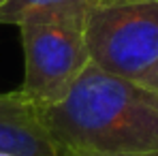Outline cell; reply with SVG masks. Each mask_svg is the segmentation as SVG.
<instances>
[{
    "label": "cell",
    "instance_id": "cell-1",
    "mask_svg": "<svg viewBox=\"0 0 158 156\" xmlns=\"http://www.w3.org/2000/svg\"><path fill=\"white\" fill-rule=\"evenodd\" d=\"M39 116L62 156H158V99L92 62Z\"/></svg>",
    "mask_w": 158,
    "mask_h": 156
},
{
    "label": "cell",
    "instance_id": "cell-2",
    "mask_svg": "<svg viewBox=\"0 0 158 156\" xmlns=\"http://www.w3.org/2000/svg\"><path fill=\"white\" fill-rule=\"evenodd\" d=\"M83 39L94 66L139 81L158 62V2H96Z\"/></svg>",
    "mask_w": 158,
    "mask_h": 156
},
{
    "label": "cell",
    "instance_id": "cell-3",
    "mask_svg": "<svg viewBox=\"0 0 158 156\" xmlns=\"http://www.w3.org/2000/svg\"><path fill=\"white\" fill-rule=\"evenodd\" d=\"M26 73L19 92L39 111L60 103L90 64L83 26L22 24Z\"/></svg>",
    "mask_w": 158,
    "mask_h": 156
},
{
    "label": "cell",
    "instance_id": "cell-4",
    "mask_svg": "<svg viewBox=\"0 0 158 156\" xmlns=\"http://www.w3.org/2000/svg\"><path fill=\"white\" fill-rule=\"evenodd\" d=\"M0 154L62 156L43 126L39 109L19 90L0 94Z\"/></svg>",
    "mask_w": 158,
    "mask_h": 156
},
{
    "label": "cell",
    "instance_id": "cell-5",
    "mask_svg": "<svg viewBox=\"0 0 158 156\" xmlns=\"http://www.w3.org/2000/svg\"><path fill=\"white\" fill-rule=\"evenodd\" d=\"M92 0H4L0 4L2 26L22 24H73L83 26Z\"/></svg>",
    "mask_w": 158,
    "mask_h": 156
},
{
    "label": "cell",
    "instance_id": "cell-6",
    "mask_svg": "<svg viewBox=\"0 0 158 156\" xmlns=\"http://www.w3.org/2000/svg\"><path fill=\"white\" fill-rule=\"evenodd\" d=\"M137 83H141L143 88H148V90L158 99V62L148 71V73H145V75H143V77L139 79Z\"/></svg>",
    "mask_w": 158,
    "mask_h": 156
},
{
    "label": "cell",
    "instance_id": "cell-7",
    "mask_svg": "<svg viewBox=\"0 0 158 156\" xmlns=\"http://www.w3.org/2000/svg\"><path fill=\"white\" fill-rule=\"evenodd\" d=\"M105 2H158V0H105Z\"/></svg>",
    "mask_w": 158,
    "mask_h": 156
},
{
    "label": "cell",
    "instance_id": "cell-8",
    "mask_svg": "<svg viewBox=\"0 0 158 156\" xmlns=\"http://www.w3.org/2000/svg\"><path fill=\"white\" fill-rule=\"evenodd\" d=\"M92 2H94V4H96V2H105V0H92Z\"/></svg>",
    "mask_w": 158,
    "mask_h": 156
},
{
    "label": "cell",
    "instance_id": "cell-9",
    "mask_svg": "<svg viewBox=\"0 0 158 156\" xmlns=\"http://www.w3.org/2000/svg\"><path fill=\"white\" fill-rule=\"evenodd\" d=\"M0 156H11V154H0Z\"/></svg>",
    "mask_w": 158,
    "mask_h": 156
},
{
    "label": "cell",
    "instance_id": "cell-10",
    "mask_svg": "<svg viewBox=\"0 0 158 156\" xmlns=\"http://www.w3.org/2000/svg\"><path fill=\"white\" fill-rule=\"evenodd\" d=\"M2 2H4V0H0V4H2Z\"/></svg>",
    "mask_w": 158,
    "mask_h": 156
}]
</instances>
